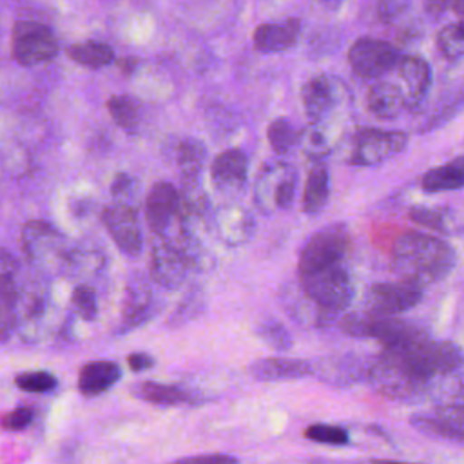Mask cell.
<instances>
[{"label":"cell","mask_w":464,"mask_h":464,"mask_svg":"<svg viewBox=\"0 0 464 464\" xmlns=\"http://www.w3.org/2000/svg\"><path fill=\"white\" fill-rule=\"evenodd\" d=\"M437 417H440L459 428H464V375L460 377L459 386L451 393L450 401L437 408Z\"/></svg>","instance_id":"cell-37"},{"label":"cell","mask_w":464,"mask_h":464,"mask_svg":"<svg viewBox=\"0 0 464 464\" xmlns=\"http://www.w3.org/2000/svg\"><path fill=\"white\" fill-rule=\"evenodd\" d=\"M460 111H464V91H460L444 109H440L435 116H433V120L430 121V125H428V129H435V127H439V125H442V123H446L448 120H451V118H455Z\"/></svg>","instance_id":"cell-43"},{"label":"cell","mask_w":464,"mask_h":464,"mask_svg":"<svg viewBox=\"0 0 464 464\" xmlns=\"http://www.w3.org/2000/svg\"><path fill=\"white\" fill-rule=\"evenodd\" d=\"M102 223L105 225L111 239L127 256H138L143 246L141 228L136 210L127 203H111L102 212Z\"/></svg>","instance_id":"cell-14"},{"label":"cell","mask_w":464,"mask_h":464,"mask_svg":"<svg viewBox=\"0 0 464 464\" xmlns=\"http://www.w3.org/2000/svg\"><path fill=\"white\" fill-rule=\"evenodd\" d=\"M71 303L74 312L85 319V321H94L98 315V301H96V294L91 286L87 285H78L74 286L72 294H71Z\"/></svg>","instance_id":"cell-38"},{"label":"cell","mask_w":464,"mask_h":464,"mask_svg":"<svg viewBox=\"0 0 464 464\" xmlns=\"http://www.w3.org/2000/svg\"><path fill=\"white\" fill-rule=\"evenodd\" d=\"M377 9H379V16L382 20L390 22V20L397 18L402 9H406V4H402V2H382V4H379Z\"/></svg>","instance_id":"cell-47"},{"label":"cell","mask_w":464,"mask_h":464,"mask_svg":"<svg viewBox=\"0 0 464 464\" xmlns=\"http://www.w3.org/2000/svg\"><path fill=\"white\" fill-rule=\"evenodd\" d=\"M67 54L72 62L87 67V69H102L114 62V51L105 42L96 40H85L72 44L67 49Z\"/></svg>","instance_id":"cell-29"},{"label":"cell","mask_w":464,"mask_h":464,"mask_svg":"<svg viewBox=\"0 0 464 464\" xmlns=\"http://www.w3.org/2000/svg\"><path fill=\"white\" fill-rule=\"evenodd\" d=\"M303 152L312 160H323L335 147V134L328 121L310 123L301 136Z\"/></svg>","instance_id":"cell-30"},{"label":"cell","mask_w":464,"mask_h":464,"mask_svg":"<svg viewBox=\"0 0 464 464\" xmlns=\"http://www.w3.org/2000/svg\"><path fill=\"white\" fill-rule=\"evenodd\" d=\"M205 147L199 140L185 138L176 149V161L181 170L183 179H198L205 165Z\"/></svg>","instance_id":"cell-31"},{"label":"cell","mask_w":464,"mask_h":464,"mask_svg":"<svg viewBox=\"0 0 464 464\" xmlns=\"http://www.w3.org/2000/svg\"><path fill=\"white\" fill-rule=\"evenodd\" d=\"M448 9H451L457 14H464V0H457V2H448Z\"/></svg>","instance_id":"cell-50"},{"label":"cell","mask_w":464,"mask_h":464,"mask_svg":"<svg viewBox=\"0 0 464 464\" xmlns=\"http://www.w3.org/2000/svg\"><path fill=\"white\" fill-rule=\"evenodd\" d=\"M127 362H129V368L132 372H143V370H149L154 364V359L145 352H136V353H130L127 357Z\"/></svg>","instance_id":"cell-46"},{"label":"cell","mask_w":464,"mask_h":464,"mask_svg":"<svg viewBox=\"0 0 464 464\" xmlns=\"http://www.w3.org/2000/svg\"><path fill=\"white\" fill-rule=\"evenodd\" d=\"M14 384L29 393H47L56 388L58 381L53 373L38 370V372H24L14 377Z\"/></svg>","instance_id":"cell-36"},{"label":"cell","mask_w":464,"mask_h":464,"mask_svg":"<svg viewBox=\"0 0 464 464\" xmlns=\"http://www.w3.org/2000/svg\"><path fill=\"white\" fill-rule=\"evenodd\" d=\"M422 299V288L404 281L375 283L366 292V312L379 317H395Z\"/></svg>","instance_id":"cell-12"},{"label":"cell","mask_w":464,"mask_h":464,"mask_svg":"<svg viewBox=\"0 0 464 464\" xmlns=\"http://www.w3.org/2000/svg\"><path fill=\"white\" fill-rule=\"evenodd\" d=\"M172 464H237V460L230 455L212 453V455H198V457L181 459V460H176Z\"/></svg>","instance_id":"cell-44"},{"label":"cell","mask_w":464,"mask_h":464,"mask_svg":"<svg viewBox=\"0 0 464 464\" xmlns=\"http://www.w3.org/2000/svg\"><path fill=\"white\" fill-rule=\"evenodd\" d=\"M132 393L138 399L147 401V402L156 404V406H178V404L190 402V399H192L190 392H187L179 386L154 382V381L140 382L138 386H134Z\"/></svg>","instance_id":"cell-28"},{"label":"cell","mask_w":464,"mask_h":464,"mask_svg":"<svg viewBox=\"0 0 464 464\" xmlns=\"http://www.w3.org/2000/svg\"><path fill=\"white\" fill-rule=\"evenodd\" d=\"M301 33L299 18H285L281 22H266L256 27L252 42L256 51L270 54L283 53L295 45Z\"/></svg>","instance_id":"cell-19"},{"label":"cell","mask_w":464,"mask_h":464,"mask_svg":"<svg viewBox=\"0 0 464 464\" xmlns=\"http://www.w3.org/2000/svg\"><path fill=\"white\" fill-rule=\"evenodd\" d=\"M112 121L127 132H134L140 123V103L129 94H114L107 100Z\"/></svg>","instance_id":"cell-32"},{"label":"cell","mask_w":464,"mask_h":464,"mask_svg":"<svg viewBox=\"0 0 464 464\" xmlns=\"http://www.w3.org/2000/svg\"><path fill=\"white\" fill-rule=\"evenodd\" d=\"M130 190H132V178L125 172L116 174L111 183V194L114 198H121V196H127Z\"/></svg>","instance_id":"cell-45"},{"label":"cell","mask_w":464,"mask_h":464,"mask_svg":"<svg viewBox=\"0 0 464 464\" xmlns=\"http://www.w3.org/2000/svg\"><path fill=\"white\" fill-rule=\"evenodd\" d=\"M121 377V370L112 361H91L82 366L78 373V390L87 395L94 397L107 392L114 386Z\"/></svg>","instance_id":"cell-25"},{"label":"cell","mask_w":464,"mask_h":464,"mask_svg":"<svg viewBox=\"0 0 464 464\" xmlns=\"http://www.w3.org/2000/svg\"><path fill=\"white\" fill-rule=\"evenodd\" d=\"M410 219L437 232H446V218L442 210L437 208H428V207H413L410 210Z\"/></svg>","instance_id":"cell-41"},{"label":"cell","mask_w":464,"mask_h":464,"mask_svg":"<svg viewBox=\"0 0 464 464\" xmlns=\"http://www.w3.org/2000/svg\"><path fill=\"white\" fill-rule=\"evenodd\" d=\"M134 63H136V60L132 58H125V60H118V67L123 71V72H132V69H134Z\"/></svg>","instance_id":"cell-49"},{"label":"cell","mask_w":464,"mask_h":464,"mask_svg":"<svg viewBox=\"0 0 464 464\" xmlns=\"http://www.w3.org/2000/svg\"><path fill=\"white\" fill-rule=\"evenodd\" d=\"M145 218L150 230L161 239L170 237V232H181L185 221L181 216V194L169 181H158L150 187L145 199Z\"/></svg>","instance_id":"cell-10"},{"label":"cell","mask_w":464,"mask_h":464,"mask_svg":"<svg viewBox=\"0 0 464 464\" xmlns=\"http://www.w3.org/2000/svg\"><path fill=\"white\" fill-rule=\"evenodd\" d=\"M314 372L312 364L303 359L290 357H266L259 359L250 366V373L257 381H288L301 379Z\"/></svg>","instance_id":"cell-23"},{"label":"cell","mask_w":464,"mask_h":464,"mask_svg":"<svg viewBox=\"0 0 464 464\" xmlns=\"http://www.w3.org/2000/svg\"><path fill=\"white\" fill-rule=\"evenodd\" d=\"M411 424L417 430H422L426 433L437 435V437H444V439H455V440H464V428H459L440 417H413Z\"/></svg>","instance_id":"cell-35"},{"label":"cell","mask_w":464,"mask_h":464,"mask_svg":"<svg viewBox=\"0 0 464 464\" xmlns=\"http://www.w3.org/2000/svg\"><path fill=\"white\" fill-rule=\"evenodd\" d=\"M34 417V410L29 408V406H20V408H14L11 411H7L2 419V426L7 430V431H18V430H24L25 426L31 424Z\"/></svg>","instance_id":"cell-42"},{"label":"cell","mask_w":464,"mask_h":464,"mask_svg":"<svg viewBox=\"0 0 464 464\" xmlns=\"http://www.w3.org/2000/svg\"><path fill=\"white\" fill-rule=\"evenodd\" d=\"M299 283L306 299L319 308V324L335 317L355 295L352 277L343 265L299 274Z\"/></svg>","instance_id":"cell-3"},{"label":"cell","mask_w":464,"mask_h":464,"mask_svg":"<svg viewBox=\"0 0 464 464\" xmlns=\"http://www.w3.org/2000/svg\"><path fill=\"white\" fill-rule=\"evenodd\" d=\"M408 143V134L402 130H382L364 127L359 129L352 140L348 163L352 165H377L399 154Z\"/></svg>","instance_id":"cell-9"},{"label":"cell","mask_w":464,"mask_h":464,"mask_svg":"<svg viewBox=\"0 0 464 464\" xmlns=\"http://www.w3.org/2000/svg\"><path fill=\"white\" fill-rule=\"evenodd\" d=\"M304 437L319 442V444H332V446H343L348 442V431L341 426L334 424H310L304 430Z\"/></svg>","instance_id":"cell-39"},{"label":"cell","mask_w":464,"mask_h":464,"mask_svg":"<svg viewBox=\"0 0 464 464\" xmlns=\"http://www.w3.org/2000/svg\"><path fill=\"white\" fill-rule=\"evenodd\" d=\"M295 169L286 161L265 163L254 183V201L265 214L285 210L292 205L295 194Z\"/></svg>","instance_id":"cell-6"},{"label":"cell","mask_w":464,"mask_h":464,"mask_svg":"<svg viewBox=\"0 0 464 464\" xmlns=\"http://www.w3.org/2000/svg\"><path fill=\"white\" fill-rule=\"evenodd\" d=\"M216 232L219 239L230 246L245 245L254 234V218L252 214L236 203H227L216 212Z\"/></svg>","instance_id":"cell-18"},{"label":"cell","mask_w":464,"mask_h":464,"mask_svg":"<svg viewBox=\"0 0 464 464\" xmlns=\"http://www.w3.org/2000/svg\"><path fill=\"white\" fill-rule=\"evenodd\" d=\"M248 158L239 149H227L219 152L210 165V178L214 187L223 194H236L246 181Z\"/></svg>","instance_id":"cell-16"},{"label":"cell","mask_w":464,"mask_h":464,"mask_svg":"<svg viewBox=\"0 0 464 464\" xmlns=\"http://www.w3.org/2000/svg\"><path fill=\"white\" fill-rule=\"evenodd\" d=\"M420 187L426 192H448L464 187V156H457L448 163L428 170L422 179Z\"/></svg>","instance_id":"cell-27"},{"label":"cell","mask_w":464,"mask_h":464,"mask_svg":"<svg viewBox=\"0 0 464 464\" xmlns=\"http://www.w3.org/2000/svg\"><path fill=\"white\" fill-rule=\"evenodd\" d=\"M437 47L446 60H459L464 56V20L444 25L437 33Z\"/></svg>","instance_id":"cell-34"},{"label":"cell","mask_w":464,"mask_h":464,"mask_svg":"<svg viewBox=\"0 0 464 464\" xmlns=\"http://www.w3.org/2000/svg\"><path fill=\"white\" fill-rule=\"evenodd\" d=\"M417 341L406 346L382 348L370 364L368 381L381 395L393 401H415L426 393L433 377L415 350Z\"/></svg>","instance_id":"cell-2"},{"label":"cell","mask_w":464,"mask_h":464,"mask_svg":"<svg viewBox=\"0 0 464 464\" xmlns=\"http://www.w3.org/2000/svg\"><path fill=\"white\" fill-rule=\"evenodd\" d=\"M16 263L11 254L4 248L0 259V334L2 341H7L11 328L16 326L14 321V306L18 297L16 286Z\"/></svg>","instance_id":"cell-22"},{"label":"cell","mask_w":464,"mask_h":464,"mask_svg":"<svg viewBox=\"0 0 464 464\" xmlns=\"http://www.w3.org/2000/svg\"><path fill=\"white\" fill-rule=\"evenodd\" d=\"M366 105L368 111L381 120L397 118L404 109H408L402 89L392 82H375L368 89Z\"/></svg>","instance_id":"cell-24"},{"label":"cell","mask_w":464,"mask_h":464,"mask_svg":"<svg viewBox=\"0 0 464 464\" xmlns=\"http://www.w3.org/2000/svg\"><path fill=\"white\" fill-rule=\"evenodd\" d=\"M350 250V232L343 223H334L319 228L301 248L299 274L314 272L332 265H341Z\"/></svg>","instance_id":"cell-8"},{"label":"cell","mask_w":464,"mask_h":464,"mask_svg":"<svg viewBox=\"0 0 464 464\" xmlns=\"http://www.w3.org/2000/svg\"><path fill=\"white\" fill-rule=\"evenodd\" d=\"M58 38L42 22L20 20L11 31V54L22 67H36L51 62L58 54Z\"/></svg>","instance_id":"cell-7"},{"label":"cell","mask_w":464,"mask_h":464,"mask_svg":"<svg viewBox=\"0 0 464 464\" xmlns=\"http://www.w3.org/2000/svg\"><path fill=\"white\" fill-rule=\"evenodd\" d=\"M373 464H411V462H397V460H373Z\"/></svg>","instance_id":"cell-51"},{"label":"cell","mask_w":464,"mask_h":464,"mask_svg":"<svg viewBox=\"0 0 464 464\" xmlns=\"http://www.w3.org/2000/svg\"><path fill=\"white\" fill-rule=\"evenodd\" d=\"M152 306V294L149 283L140 276H132L127 281L123 306H121V324L120 330H132L147 321Z\"/></svg>","instance_id":"cell-21"},{"label":"cell","mask_w":464,"mask_h":464,"mask_svg":"<svg viewBox=\"0 0 464 464\" xmlns=\"http://www.w3.org/2000/svg\"><path fill=\"white\" fill-rule=\"evenodd\" d=\"M395 69L404 87L402 92L406 96L408 109H417L431 87V69L428 62L420 56L408 54L399 60Z\"/></svg>","instance_id":"cell-17"},{"label":"cell","mask_w":464,"mask_h":464,"mask_svg":"<svg viewBox=\"0 0 464 464\" xmlns=\"http://www.w3.org/2000/svg\"><path fill=\"white\" fill-rule=\"evenodd\" d=\"M330 196V176L328 169L323 163H315L306 176L304 181V190H303V199H301V208L304 214L314 216L319 214Z\"/></svg>","instance_id":"cell-26"},{"label":"cell","mask_w":464,"mask_h":464,"mask_svg":"<svg viewBox=\"0 0 464 464\" xmlns=\"http://www.w3.org/2000/svg\"><path fill=\"white\" fill-rule=\"evenodd\" d=\"M453 248L437 236L424 232H404L393 246L390 268L399 281L424 288L444 279L455 266Z\"/></svg>","instance_id":"cell-1"},{"label":"cell","mask_w":464,"mask_h":464,"mask_svg":"<svg viewBox=\"0 0 464 464\" xmlns=\"http://www.w3.org/2000/svg\"><path fill=\"white\" fill-rule=\"evenodd\" d=\"M190 265L192 257L183 248L170 241L161 239L160 243H154L150 250V277L156 285L167 290H174L183 285Z\"/></svg>","instance_id":"cell-13"},{"label":"cell","mask_w":464,"mask_h":464,"mask_svg":"<svg viewBox=\"0 0 464 464\" xmlns=\"http://www.w3.org/2000/svg\"><path fill=\"white\" fill-rule=\"evenodd\" d=\"M257 335L276 350H288L294 343L288 330L277 321H263L257 326Z\"/></svg>","instance_id":"cell-40"},{"label":"cell","mask_w":464,"mask_h":464,"mask_svg":"<svg viewBox=\"0 0 464 464\" xmlns=\"http://www.w3.org/2000/svg\"><path fill=\"white\" fill-rule=\"evenodd\" d=\"M344 85L341 80L332 78L328 74H315L310 76L301 87V100L303 109L308 116L310 123H323L326 121L328 114L339 105L341 92Z\"/></svg>","instance_id":"cell-15"},{"label":"cell","mask_w":464,"mask_h":464,"mask_svg":"<svg viewBox=\"0 0 464 464\" xmlns=\"http://www.w3.org/2000/svg\"><path fill=\"white\" fill-rule=\"evenodd\" d=\"M401 58L393 44L370 36L355 40L348 51V63L361 78H377L395 69Z\"/></svg>","instance_id":"cell-11"},{"label":"cell","mask_w":464,"mask_h":464,"mask_svg":"<svg viewBox=\"0 0 464 464\" xmlns=\"http://www.w3.org/2000/svg\"><path fill=\"white\" fill-rule=\"evenodd\" d=\"M20 245L29 263L42 274H54L71 265L72 252L67 248L65 237L47 221L24 223Z\"/></svg>","instance_id":"cell-4"},{"label":"cell","mask_w":464,"mask_h":464,"mask_svg":"<svg viewBox=\"0 0 464 464\" xmlns=\"http://www.w3.org/2000/svg\"><path fill=\"white\" fill-rule=\"evenodd\" d=\"M346 335L370 337L382 344V348L406 346L424 335H428L419 324L397 319V317H379L368 312L348 314L339 323Z\"/></svg>","instance_id":"cell-5"},{"label":"cell","mask_w":464,"mask_h":464,"mask_svg":"<svg viewBox=\"0 0 464 464\" xmlns=\"http://www.w3.org/2000/svg\"><path fill=\"white\" fill-rule=\"evenodd\" d=\"M266 138L276 154H288L301 140L295 127L286 118L274 120L266 129Z\"/></svg>","instance_id":"cell-33"},{"label":"cell","mask_w":464,"mask_h":464,"mask_svg":"<svg viewBox=\"0 0 464 464\" xmlns=\"http://www.w3.org/2000/svg\"><path fill=\"white\" fill-rule=\"evenodd\" d=\"M49 295L45 286L40 283L25 285L18 288L16 306H14V321L16 326L24 332V335H31L36 330V323L42 321L47 314Z\"/></svg>","instance_id":"cell-20"},{"label":"cell","mask_w":464,"mask_h":464,"mask_svg":"<svg viewBox=\"0 0 464 464\" xmlns=\"http://www.w3.org/2000/svg\"><path fill=\"white\" fill-rule=\"evenodd\" d=\"M424 9L431 16H440L448 9V2H428L424 4Z\"/></svg>","instance_id":"cell-48"}]
</instances>
